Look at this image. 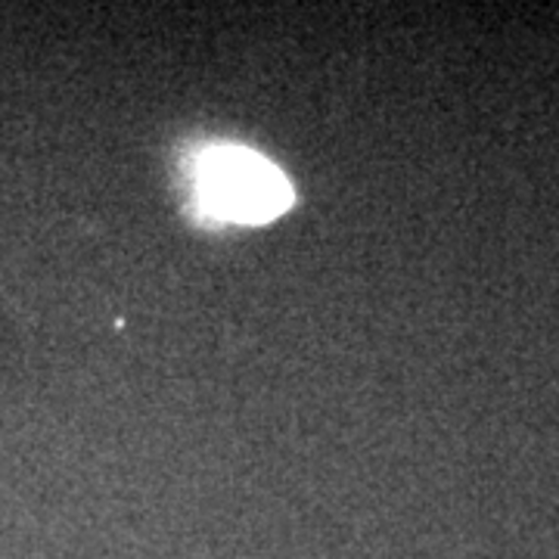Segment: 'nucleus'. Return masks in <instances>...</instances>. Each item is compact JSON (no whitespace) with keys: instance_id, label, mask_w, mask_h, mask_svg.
Returning <instances> with one entry per match:
<instances>
[{"instance_id":"1","label":"nucleus","mask_w":559,"mask_h":559,"mask_svg":"<svg viewBox=\"0 0 559 559\" xmlns=\"http://www.w3.org/2000/svg\"><path fill=\"white\" fill-rule=\"evenodd\" d=\"M200 193L209 212L240 224H264L293 202V187L283 171L240 146L212 150L200 162Z\"/></svg>"}]
</instances>
